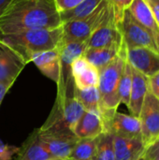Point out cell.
Returning <instances> with one entry per match:
<instances>
[{
	"label": "cell",
	"mask_w": 159,
	"mask_h": 160,
	"mask_svg": "<svg viewBox=\"0 0 159 160\" xmlns=\"http://www.w3.org/2000/svg\"><path fill=\"white\" fill-rule=\"evenodd\" d=\"M158 139H159V137H158Z\"/></svg>",
	"instance_id": "obj_35"
},
{
	"label": "cell",
	"mask_w": 159,
	"mask_h": 160,
	"mask_svg": "<svg viewBox=\"0 0 159 160\" xmlns=\"http://www.w3.org/2000/svg\"><path fill=\"white\" fill-rule=\"evenodd\" d=\"M62 24L54 0H10L0 15V34Z\"/></svg>",
	"instance_id": "obj_1"
},
{
	"label": "cell",
	"mask_w": 159,
	"mask_h": 160,
	"mask_svg": "<svg viewBox=\"0 0 159 160\" xmlns=\"http://www.w3.org/2000/svg\"><path fill=\"white\" fill-rule=\"evenodd\" d=\"M74 95L85 111L100 114V94L97 87H89L86 89H77L74 87Z\"/></svg>",
	"instance_id": "obj_19"
},
{
	"label": "cell",
	"mask_w": 159,
	"mask_h": 160,
	"mask_svg": "<svg viewBox=\"0 0 159 160\" xmlns=\"http://www.w3.org/2000/svg\"><path fill=\"white\" fill-rule=\"evenodd\" d=\"M142 156L145 160H159V139L145 147Z\"/></svg>",
	"instance_id": "obj_27"
},
{
	"label": "cell",
	"mask_w": 159,
	"mask_h": 160,
	"mask_svg": "<svg viewBox=\"0 0 159 160\" xmlns=\"http://www.w3.org/2000/svg\"><path fill=\"white\" fill-rule=\"evenodd\" d=\"M63 27L28 29L15 33L0 34V41L18 52L26 64L34 53L57 48L62 40Z\"/></svg>",
	"instance_id": "obj_2"
},
{
	"label": "cell",
	"mask_w": 159,
	"mask_h": 160,
	"mask_svg": "<svg viewBox=\"0 0 159 160\" xmlns=\"http://www.w3.org/2000/svg\"><path fill=\"white\" fill-rule=\"evenodd\" d=\"M26 65L18 52L0 41V83L12 86Z\"/></svg>",
	"instance_id": "obj_8"
},
{
	"label": "cell",
	"mask_w": 159,
	"mask_h": 160,
	"mask_svg": "<svg viewBox=\"0 0 159 160\" xmlns=\"http://www.w3.org/2000/svg\"><path fill=\"white\" fill-rule=\"evenodd\" d=\"M138 160H145V158H143V156H142V157H141V158H140Z\"/></svg>",
	"instance_id": "obj_34"
},
{
	"label": "cell",
	"mask_w": 159,
	"mask_h": 160,
	"mask_svg": "<svg viewBox=\"0 0 159 160\" xmlns=\"http://www.w3.org/2000/svg\"><path fill=\"white\" fill-rule=\"evenodd\" d=\"M149 6L157 22L159 25V0H144Z\"/></svg>",
	"instance_id": "obj_30"
},
{
	"label": "cell",
	"mask_w": 159,
	"mask_h": 160,
	"mask_svg": "<svg viewBox=\"0 0 159 160\" xmlns=\"http://www.w3.org/2000/svg\"><path fill=\"white\" fill-rule=\"evenodd\" d=\"M139 119L142 125V142L146 147L159 137V99L150 92L145 97Z\"/></svg>",
	"instance_id": "obj_7"
},
{
	"label": "cell",
	"mask_w": 159,
	"mask_h": 160,
	"mask_svg": "<svg viewBox=\"0 0 159 160\" xmlns=\"http://www.w3.org/2000/svg\"><path fill=\"white\" fill-rule=\"evenodd\" d=\"M20 147L9 145L0 140V160H13V157L18 154Z\"/></svg>",
	"instance_id": "obj_25"
},
{
	"label": "cell",
	"mask_w": 159,
	"mask_h": 160,
	"mask_svg": "<svg viewBox=\"0 0 159 160\" xmlns=\"http://www.w3.org/2000/svg\"><path fill=\"white\" fill-rule=\"evenodd\" d=\"M121 42H123V37L119 28V22L114 14L87 39V49L101 48Z\"/></svg>",
	"instance_id": "obj_11"
},
{
	"label": "cell",
	"mask_w": 159,
	"mask_h": 160,
	"mask_svg": "<svg viewBox=\"0 0 159 160\" xmlns=\"http://www.w3.org/2000/svg\"><path fill=\"white\" fill-rule=\"evenodd\" d=\"M97 138L78 139L73 146L68 160H92L97 149Z\"/></svg>",
	"instance_id": "obj_20"
},
{
	"label": "cell",
	"mask_w": 159,
	"mask_h": 160,
	"mask_svg": "<svg viewBox=\"0 0 159 160\" xmlns=\"http://www.w3.org/2000/svg\"><path fill=\"white\" fill-rule=\"evenodd\" d=\"M10 0H0V15L2 13V11L4 10L5 7L7 6V4L9 2Z\"/></svg>",
	"instance_id": "obj_32"
},
{
	"label": "cell",
	"mask_w": 159,
	"mask_h": 160,
	"mask_svg": "<svg viewBox=\"0 0 159 160\" xmlns=\"http://www.w3.org/2000/svg\"><path fill=\"white\" fill-rule=\"evenodd\" d=\"M11 87V85H8V84H2L0 83V105L7 94V92L9 90V88Z\"/></svg>",
	"instance_id": "obj_31"
},
{
	"label": "cell",
	"mask_w": 159,
	"mask_h": 160,
	"mask_svg": "<svg viewBox=\"0 0 159 160\" xmlns=\"http://www.w3.org/2000/svg\"><path fill=\"white\" fill-rule=\"evenodd\" d=\"M108 1L113 6L116 20L118 22H120L123 17L124 11L127 8H128V7L130 6L133 0H108Z\"/></svg>",
	"instance_id": "obj_26"
},
{
	"label": "cell",
	"mask_w": 159,
	"mask_h": 160,
	"mask_svg": "<svg viewBox=\"0 0 159 160\" xmlns=\"http://www.w3.org/2000/svg\"><path fill=\"white\" fill-rule=\"evenodd\" d=\"M48 160H68V159H64V158H50Z\"/></svg>",
	"instance_id": "obj_33"
},
{
	"label": "cell",
	"mask_w": 159,
	"mask_h": 160,
	"mask_svg": "<svg viewBox=\"0 0 159 160\" xmlns=\"http://www.w3.org/2000/svg\"><path fill=\"white\" fill-rule=\"evenodd\" d=\"M115 14L113 6L103 0L89 15L62 24L63 37L60 43L87 40L91 35Z\"/></svg>",
	"instance_id": "obj_4"
},
{
	"label": "cell",
	"mask_w": 159,
	"mask_h": 160,
	"mask_svg": "<svg viewBox=\"0 0 159 160\" xmlns=\"http://www.w3.org/2000/svg\"><path fill=\"white\" fill-rule=\"evenodd\" d=\"M149 92L159 99V71L148 78Z\"/></svg>",
	"instance_id": "obj_29"
},
{
	"label": "cell",
	"mask_w": 159,
	"mask_h": 160,
	"mask_svg": "<svg viewBox=\"0 0 159 160\" xmlns=\"http://www.w3.org/2000/svg\"><path fill=\"white\" fill-rule=\"evenodd\" d=\"M131 86H132V67L127 61L118 85V96H119L120 103L125 104L127 107L129 104Z\"/></svg>",
	"instance_id": "obj_24"
},
{
	"label": "cell",
	"mask_w": 159,
	"mask_h": 160,
	"mask_svg": "<svg viewBox=\"0 0 159 160\" xmlns=\"http://www.w3.org/2000/svg\"><path fill=\"white\" fill-rule=\"evenodd\" d=\"M84 0H54L57 10L60 12H64L69 9L74 8L79 4H81Z\"/></svg>",
	"instance_id": "obj_28"
},
{
	"label": "cell",
	"mask_w": 159,
	"mask_h": 160,
	"mask_svg": "<svg viewBox=\"0 0 159 160\" xmlns=\"http://www.w3.org/2000/svg\"><path fill=\"white\" fill-rule=\"evenodd\" d=\"M14 160H48L52 158L49 151L38 138L37 129L20 147Z\"/></svg>",
	"instance_id": "obj_17"
},
{
	"label": "cell",
	"mask_w": 159,
	"mask_h": 160,
	"mask_svg": "<svg viewBox=\"0 0 159 160\" xmlns=\"http://www.w3.org/2000/svg\"><path fill=\"white\" fill-rule=\"evenodd\" d=\"M128 10L152 34L159 52V25L147 3L144 0H133L128 7Z\"/></svg>",
	"instance_id": "obj_15"
},
{
	"label": "cell",
	"mask_w": 159,
	"mask_h": 160,
	"mask_svg": "<svg viewBox=\"0 0 159 160\" xmlns=\"http://www.w3.org/2000/svg\"><path fill=\"white\" fill-rule=\"evenodd\" d=\"M78 139H96L105 133L104 124L99 113L85 111L73 129Z\"/></svg>",
	"instance_id": "obj_13"
},
{
	"label": "cell",
	"mask_w": 159,
	"mask_h": 160,
	"mask_svg": "<svg viewBox=\"0 0 159 160\" xmlns=\"http://www.w3.org/2000/svg\"><path fill=\"white\" fill-rule=\"evenodd\" d=\"M102 1L103 0H84L74 8L60 12V18L62 22L65 23L69 21L78 20L89 15L99 6Z\"/></svg>",
	"instance_id": "obj_21"
},
{
	"label": "cell",
	"mask_w": 159,
	"mask_h": 160,
	"mask_svg": "<svg viewBox=\"0 0 159 160\" xmlns=\"http://www.w3.org/2000/svg\"><path fill=\"white\" fill-rule=\"evenodd\" d=\"M119 28L127 49L144 47L159 52L152 34L133 17L128 8L124 11Z\"/></svg>",
	"instance_id": "obj_6"
},
{
	"label": "cell",
	"mask_w": 159,
	"mask_h": 160,
	"mask_svg": "<svg viewBox=\"0 0 159 160\" xmlns=\"http://www.w3.org/2000/svg\"><path fill=\"white\" fill-rule=\"evenodd\" d=\"M127 61L148 78L159 71V52L149 48H127Z\"/></svg>",
	"instance_id": "obj_9"
},
{
	"label": "cell",
	"mask_w": 159,
	"mask_h": 160,
	"mask_svg": "<svg viewBox=\"0 0 159 160\" xmlns=\"http://www.w3.org/2000/svg\"><path fill=\"white\" fill-rule=\"evenodd\" d=\"M149 92L148 77L132 68V86L130 92L129 104L127 106L131 115L138 117L147 93Z\"/></svg>",
	"instance_id": "obj_14"
},
{
	"label": "cell",
	"mask_w": 159,
	"mask_h": 160,
	"mask_svg": "<svg viewBox=\"0 0 159 160\" xmlns=\"http://www.w3.org/2000/svg\"><path fill=\"white\" fill-rule=\"evenodd\" d=\"M37 131L43 145L55 158L67 159L78 141L74 133L67 128L42 126Z\"/></svg>",
	"instance_id": "obj_5"
},
{
	"label": "cell",
	"mask_w": 159,
	"mask_h": 160,
	"mask_svg": "<svg viewBox=\"0 0 159 160\" xmlns=\"http://www.w3.org/2000/svg\"><path fill=\"white\" fill-rule=\"evenodd\" d=\"M92 160H115L112 134L106 132L97 137V149Z\"/></svg>",
	"instance_id": "obj_23"
},
{
	"label": "cell",
	"mask_w": 159,
	"mask_h": 160,
	"mask_svg": "<svg viewBox=\"0 0 159 160\" xmlns=\"http://www.w3.org/2000/svg\"><path fill=\"white\" fill-rule=\"evenodd\" d=\"M74 85L77 89L97 87L99 82V71L90 63L78 74L72 76Z\"/></svg>",
	"instance_id": "obj_22"
},
{
	"label": "cell",
	"mask_w": 159,
	"mask_h": 160,
	"mask_svg": "<svg viewBox=\"0 0 159 160\" xmlns=\"http://www.w3.org/2000/svg\"><path fill=\"white\" fill-rule=\"evenodd\" d=\"M123 42L113 43L112 45L101 48L86 49L83 56L92 66H94L99 71L119 54L123 46Z\"/></svg>",
	"instance_id": "obj_18"
},
{
	"label": "cell",
	"mask_w": 159,
	"mask_h": 160,
	"mask_svg": "<svg viewBox=\"0 0 159 160\" xmlns=\"http://www.w3.org/2000/svg\"><path fill=\"white\" fill-rule=\"evenodd\" d=\"M111 133L113 136L142 139V125L138 117L127 115L116 112L105 126V133Z\"/></svg>",
	"instance_id": "obj_10"
},
{
	"label": "cell",
	"mask_w": 159,
	"mask_h": 160,
	"mask_svg": "<svg viewBox=\"0 0 159 160\" xmlns=\"http://www.w3.org/2000/svg\"><path fill=\"white\" fill-rule=\"evenodd\" d=\"M31 62L36 65L43 75L53 81L56 84L59 83L61 76V61L58 47L52 50L34 53L31 57Z\"/></svg>",
	"instance_id": "obj_12"
},
{
	"label": "cell",
	"mask_w": 159,
	"mask_h": 160,
	"mask_svg": "<svg viewBox=\"0 0 159 160\" xmlns=\"http://www.w3.org/2000/svg\"><path fill=\"white\" fill-rule=\"evenodd\" d=\"M126 62L127 47L123 42L119 54L99 70L97 88L100 94V114L103 112H115L121 104L118 96V85Z\"/></svg>",
	"instance_id": "obj_3"
},
{
	"label": "cell",
	"mask_w": 159,
	"mask_h": 160,
	"mask_svg": "<svg viewBox=\"0 0 159 160\" xmlns=\"http://www.w3.org/2000/svg\"><path fill=\"white\" fill-rule=\"evenodd\" d=\"M115 160H138L142 155L145 145L142 139H128L113 136Z\"/></svg>",
	"instance_id": "obj_16"
}]
</instances>
